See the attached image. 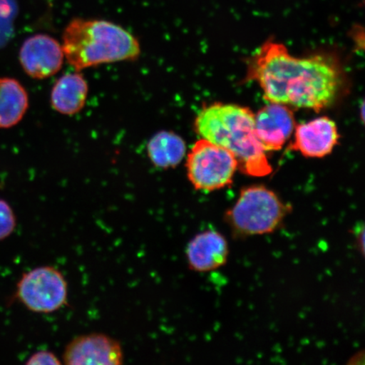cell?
Listing matches in <instances>:
<instances>
[{
	"mask_svg": "<svg viewBox=\"0 0 365 365\" xmlns=\"http://www.w3.org/2000/svg\"><path fill=\"white\" fill-rule=\"evenodd\" d=\"M16 15V6L13 0H0V48L11 38Z\"/></svg>",
	"mask_w": 365,
	"mask_h": 365,
	"instance_id": "obj_15",
	"label": "cell"
},
{
	"mask_svg": "<svg viewBox=\"0 0 365 365\" xmlns=\"http://www.w3.org/2000/svg\"><path fill=\"white\" fill-rule=\"evenodd\" d=\"M62 47L68 65L76 71L140 56L138 39L115 23L75 18L63 31Z\"/></svg>",
	"mask_w": 365,
	"mask_h": 365,
	"instance_id": "obj_3",
	"label": "cell"
},
{
	"mask_svg": "<svg viewBox=\"0 0 365 365\" xmlns=\"http://www.w3.org/2000/svg\"><path fill=\"white\" fill-rule=\"evenodd\" d=\"M62 362L59 360L58 356L50 351L41 350L31 356L26 364L29 365H58Z\"/></svg>",
	"mask_w": 365,
	"mask_h": 365,
	"instance_id": "obj_17",
	"label": "cell"
},
{
	"mask_svg": "<svg viewBox=\"0 0 365 365\" xmlns=\"http://www.w3.org/2000/svg\"><path fill=\"white\" fill-rule=\"evenodd\" d=\"M237 170L238 163L230 150L203 138L196 141L186 159L191 185L203 192L230 185Z\"/></svg>",
	"mask_w": 365,
	"mask_h": 365,
	"instance_id": "obj_5",
	"label": "cell"
},
{
	"mask_svg": "<svg viewBox=\"0 0 365 365\" xmlns=\"http://www.w3.org/2000/svg\"><path fill=\"white\" fill-rule=\"evenodd\" d=\"M147 150L148 158L154 166L168 170L179 165L184 159L186 144L179 135L162 130L150 139Z\"/></svg>",
	"mask_w": 365,
	"mask_h": 365,
	"instance_id": "obj_14",
	"label": "cell"
},
{
	"mask_svg": "<svg viewBox=\"0 0 365 365\" xmlns=\"http://www.w3.org/2000/svg\"><path fill=\"white\" fill-rule=\"evenodd\" d=\"M292 149L304 157L321 158L329 155L339 143V133L335 122L319 117L295 127Z\"/></svg>",
	"mask_w": 365,
	"mask_h": 365,
	"instance_id": "obj_10",
	"label": "cell"
},
{
	"mask_svg": "<svg viewBox=\"0 0 365 365\" xmlns=\"http://www.w3.org/2000/svg\"><path fill=\"white\" fill-rule=\"evenodd\" d=\"M289 208L275 192L262 185L241 190L238 200L226 214V220L238 236L271 234L282 225Z\"/></svg>",
	"mask_w": 365,
	"mask_h": 365,
	"instance_id": "obj_4",
	"label": "cell"
},
{
	"mask_svg": "<svg viewBox=\"0 0 365 365\" xmlns=\"http://www.w3.org/2000/svg\"><path fill=\"white\" fill-rule=\"evenodd\" d=\"M17 225L15 212L6 200L0 199V241L10 237Z\"/></svg>",
	"mask_w": 365,
	"mask_h": 365,
	"instance_id": "obj_16",
	"label": "cell"
},
{
	"mask_svg": "<svg viewBox=\"0 0 365 365\" xmlns=\"http://www.w3.org/2000/svg\"><path fill=\"white\" fill-rule=\"evenodd\" d=\"M88 84L78 71L61 77L51 91V105L54 110L63 115H75L85 107L88 97Z\"/></svg>",
	"mask_w": 365,
	"mask_h": 365,
	"instance_id": "obj_12",
	"label": "cell"
},
{
	"mask_svg": "<svg viewBox=\"0 0 365 365\" xmlns=\"http://www.w3.org/2000/svg\"><path fill=\"white\" fill-rule=\"evenodd\" d=\"M228 253L230 249L225 237L214 230L200 232L186 248L189 267L197 272H207L222 267Z\"/></svg>",
	"mask_w": 365,
	"mask_h": 365,
	"instance_id": "obj_11",
	"label": "cell"
},
{
	"mask_svg": "<svg viewBox=\"0 0 365 365\" xmlns=\"http://www.w3.org/2000/svg\"><path fill=\"white\" fill-rule=\"evenodd\" d=\"M68 365H120L124 363V352L117 340L103 333H90L75 337L63 354Z\"/></svg>",
	"mask_w": 365,
	"mask_h": 365,
	"instance_id": "obj_8",
	"label": "cell"
},
{
	"mask_svg": "<svg viewBox=\"0 0 365 365\" xmlns=\"http://www.w3.org/2000/svg\"><path fill=\"white\" fill-rule=\"evenodd\" d=\"M248 78L257 82L269 103L317 112L335 102L341 86L339 68L331 59L297 58L272 40L251 59Z\"/></svg>",
	"mask_w": 365,
	"mask_h": 365,
	"instance_id": "obj_1",
	"label": "cell"
},
{
	"mask_svg": "<svg viewBox=\"0 0 365 365\" xmlns=\"http://www.w3.org/2000/svg\"><path fill=\"white\" fill-rule=\"evenodd\" d=\"M295 127L294 113L284 104L270 103L255 115V132L266 152L281 150Z\"/></svg>",
	"mask_w": 365,
	"mask_h": 365,
	"instance_id": "obj_9",
	"label": "cell"
},
{
	"mask_svg": "<svg viewBox=\"0 0 365 365\" xmlns=\"http://www.w3.org/2000/svg\"><path fill=\"white\" fill-rule=\"evenodd\" d=\"M19 58L27 75L42 80L57 74L66 57L62 44L56 38L47 34H36L23 43Z\"/></svg>",
	"mask_w": 365,
	"mask_h": 365,
	"instance_id": "obj_7",
	"label": "cell"
},
{
	"mask_svg": "<svg viewBox=\"0 0 365 365\" xmlns=\"http://www.w3.org/2000/svg\"><path fill=\"white\" fill-rule=\"evenodd\" d=\"M29 107V94L24 86L16 79L0 78V129L16 125Z\"/></svg>",
	"mask_w": 365,
	"mask_h": 365,
	"instance_id": "obj_13",
	"label": "cell"
},
{
	"mask_svg": "<svg viewBox=\"0 0 365 365\" xmlns=\"http://www.w3.org/2000/svg\"><path fill=\"white\" fill-rule=\"evenodd\" d=\"M195 129L202 138L230 150L238 163V170L245 175L264 177L272 172L255 132V114L250 108L236 104L209 105L198 113Z\"/></svg>",
	"mask_w": 365,
	"mask_h": 365,
	"instance_id": "obj_2",
	"label": "cell"
},
{
	"mask_svg": "<svg viewBox=\"0 0 365 365\" xmlns=\"http://www.w3.org/2000/svg\"><path fill=\"white\" fill-rule=\"evenodd\" d=\"M65 276L51 266L26 272L17 282L16 298L30 312L51 314L65 307L68 301Z\"/></svg>",
	"mask_w": 365,
	"mask_h": 365,
	"instance_id": "obj_6",
	"label": "cell"
}]
</instances>
